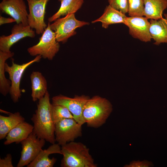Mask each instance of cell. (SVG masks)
<instances>
[{
	"instance_id": "cell-1",
	"label": "cell",
	"mask_w": 167,
	"mask_h": 167,
	"mask_svg": "<svg viewBox=\"0 0 167 167\" xmlns=\"http://www.w3.org/2000/svg\"><path fill=\"white\" fill-rule=\"evenodd\" d=\"M38 101L37 109L31 118L33 123L32 132L38 138L52 144L54 143L55 124L52 118V104L48 91Z\"/></svg>"
},
{
	"instance_id": "cell-2",
	"label": "cell",
	"mask_w": 167,
	"mask_h": 167,
	"mask_svg": "<svg viewBox=\"0 0 167 167\" xmlns=\"http://www.w3.org/2000/svg\"><path fill=\"white\" fill-rule=\"evenodd\" d=\"M113 110L111 103L99 96L90 98L84 105L83 116L88 127L97 128L105 123Z\"/></svg>"
},
{
	"instance_id": "cell-3",
	"label": "cell",
	"mask_w": 167,
	"mask_h": 167,
	"mask_svg": "<svg viewBox=\"0 0 167 167\" xmlns=\"http://www.w3.org/2000/svg\"><path fill=\"white\" fill-rule=\"evenodd\" d=\"M61 147L63 156L61 167H97L90 154L89 149L84 143L74 141L67 143Z\"/></svg>"
},
{
	"instance_id": "cell-4",
	"label": "cell",
	"mask_w": 167,
	"mask_h": 167,
	"mask_svg": "<svg viewBox=\"0 0 167 167\" xmlns=\"http://www.w3.org/2000/svg\"><path fill=\"white\" fill-rule=\"evenodd\" d=\"M50 25V22H49L47 28L39 38V42L28 49V52L30 55H40L44 59L51 60L58 52L60 45Z\"/></svg>"
},
{
	"instance_id": "cell-5",
	"label": "cell",
	"mask_w": 167,
	"mask_h": 167,
	"mask_svg": "<svg viewBox=\"0 0 167 167\" xmlns=\"http://www.w3.org/2000/svg\"><path fill=\"white\" fill-rule=\"evenodd\" d=\"M89 24L88 22L77 20L75 14L72 13L56 19L50 26L55 33L57 41L64 43L69 38L76 34L75 30L77 28Z\"/></svg>"
},
{
	"instance_id": "cell-6",
	"label": "cell",
	"mask_w": 167,
	"mask_h": 167,
	"mask_svg": "<svg viewBox=\"0 0 167 167\" xmlns=\"http://www.w3.org/2000/svg\"><path fill=\"white\" fill-rule=\"evenodd\" d=\"M42 57L37 55L33 60L21 64L15 63L12 62L11 66H9L6 63L5 71L7 72L11 83L9 92L11 98L13 101L16 103L18 102L21 96V91L20 89V84L23 75L26 69L35 62H39Z\"/></svg>"
},
{
	"instance_id": "cell-7",
	"label": "cell",
	"mask_w": 167,
	"mask_h": 167,
	"mask_svg": "<svg viewBox=\"0 0 167 167\" xmlns=\"http://www.w3.org/2000/svg\"><path fill=\"white\" fill-rule=\"evenodd\" d=\"M82 125L73 118L63 119L55 124L56 142L60 146L74 141L82 135Z\"/></svg>"
},
{
	"instance_id": "cell-8",
	"label": "cell",
	"mask_w": 167,
	"mask_h": 167,
	"mask_svg": "<svg viewBox=\"0 0 167 167\" xmlns=\"http://www.w3.org/2000/svg\"><path fill=\"white\" fill-rule=\"evenodd\" d=\"M46 141L38 138L33 132L26 139L21 141L22 150L17 167L27 166L37 157Z\"/></svg>"
},
{
	"instance_id": "cell-9",
	"label": "cell",
	"mask_w": 167,
	"mask_h": 167,
	"mask_svg": "<svg viewBox=\"0 0 167 167\" xmlns=\"http://www.w3.org/2000/svg\"><path fill=\"white\" fill-rule=\"evenodd\" d=\"M89 98V96L84 95L71 98L60 94L52 98V104L66 107L72 114L75 120L83 125L85 123L83 116V108Z\"/></svg>"
},
{
	"instance_id": "cell-10",
	"label": "cell",
	"mask_w": 167,
	"mask_h": 167,
	"mask_svg": "<svg viewBox=\"0 0 167 167\" xmlns=\"http://www.w3.org/2000/svg\"><path fill=\"white\" fill-rule=\"evenodd\" d=\"M49 0H27L29 7L28 25L37 34H42L47 25L44 20L46 5Z\"/></svg>"
},
{
	"instance_id": "cell-11",
	"label": "cell",
	"mask_w": 167,
	"mask_h": 167,
	"mask_svg": "<svg viewBox=\"0 0 167 167\" xmlns=\"http://www.w3.org/2000/svg\"><path fill=\"white\" fill-rule=\"evenodd\" d=\"M129 28L130 34L133 38L144 42H150L152 37L150 32V23L143 16H129L125 24Z\"/></svg>"
},
{
	"instance_id": "cell-12",
	"label": "cell",
	"mask_w": 167,
	"mask_h": 167,
	"mask_svg": "<svg viewBox=\"0 0 167 167\" xmlns=\"http://www.w3.org/2000/svg\"><path fill=\"white\" fill-rule=\"evenodd\" d=\"M35 36V32L28 25L16 24L11 29L10 35L0 36V50L10 51L11 47L20 40L25 37L33 38Z\"/></svg>"
},
{
	"instance_id": "cell-13",
	"label": "cell",
	"mask_w": 167,
	"mask_h": 167,
	"mask_svg": "<svg viewBox=\"0 0 167 167\" xmlns=\"http://www.w3.org/2000/svg\"><path fill=\"white\" fill-rule=\"evenodd\" d=\"M0 9L15 19L16 24L28 25V14L24 0H2L0 3Z\"/></svg>"
},
{
	"instance_id": "cell-14",
	"label": "cell",
	"mask_w": 167,
	"mask_h": 167,
	"mask_svg": "<svg viewBox=\"0 0 167 167\" xmlns=\"http://www.w3.org/2000/svg\"><path fill=\"white\" fill-rule=\"evenodd\" d=\"M53 154H62L61 146L58 143L52 144L46 149H42L36 158L27 167H53L57 159L54 157L50 158L49 156Z\"/></svg>"
},
{
	"instance_id": "cell-15",
	"label": "cell",
	"mask_w": 167,
	"mask_h": 167,
	"mask_svg": "<svg viewBox=\"0 0 167 167\" xmlns=\"http://www.w3.org/2000/svg\"><path fill=\"white\" fill-rule=\"evenodd\" d=\"M33 129V126L25 121L19 123L8 133L4 144L8 145L13 143H20L32 133Z\"/></svg>"
},
{
	"instance_id": "cell-16",
	"label": "cell",
	"mask_w": 167,
	"mask_h": 167,
	"mask_svg": "<svg viewBox=\"0 0 167 167\" xmlns=\"http://www.w3.org/2000/svg\"><path fill=\"white\" fill-rule=\"evenodd\" d=\"M164 18L158 20L151 19L150 32L155 41L154 44L159 45L161 43H167V14Z\"/></svg>"
},
{
	"instance_id": "cell-17",
	"label": "cell",
	"mask_w": 167,
	"mask_h": 167,
	"mask_svg": "<svg viewBox=\"0 0 167 167\" xmlns=\"http://www.w3.org/2000/svg\"><path fill=\"white\" fill-rule=\"evenodd\" d=\"M127 17L125 14L109 5L106 7L102 15L92 23L101 22L102 27L107 28L109 25L112 24L122 23L125 24Z\"/></svg>"
},
{
	"instance_id": "cell-18",
	"label": "cell",
	"mask_w": 167,
	"mask_h": 167,
	"mask_svg": "<svg viewBox=\"0 0 167 167\" xmlns=\"http://www.w3.org/2000/svg\"><path fill=\"white\" fill-rule=\"evenodd\" d=\"M31 83V97L35 102L43 97L47 92V82L45 77L39 71H33L30 76Z\"/></svg>"
},
{
	"instance_id": "cell-19",
	"label": "cell",
	"mask_w": 167,
	"mask_h": 167,
	"mask_svg": "<svg viewBox=\"0 0 167 167\" xmlns=\"http://www.w3.org/2000/svg\"><path fill=\"white\" fill-rule=\"evenodd\" d=\"M143 16L147 18L158 20L163 18L164 10L167 8V0H143Z\"/></svg>"
},
{
	"instance_id": "cell-20",
	"label": "cell",
	"mask_w": 167,
	"mask_h": 167,
	"mask_svg": "<svg viewBox=\"0 0 167 167\" xmlns=\"http://www.w3.org/2000/svg\"><path fill=\"white\" fill-rule=\"evenodd\" d=\"M25 118L19 112L9 113L8 116L0 115V139H5L9 132Z\"/></svg>"
},
{
	"instance_id": "cell-21",
	"label": "cell",
	"mask_w": 167,
	"mask_h": 167,
	"mask_svg": "<svg viewBox=\"0 0 167 167\" xmlns=\"http://www.w3.org/2000/svg\"><path fill=\"white\" fill-rule=\"evenodd\" d=\"M61 2L60 7L58 11L48 19L49 22L54 21L61 16L74 13L82 6L84 0H58Z\"/></svg>"
},
{
	"instance_id": "cell-22",
	"label": "cell",
	"mask_w": 167,
	"mask_h": 167,
	"mask_svg": "<svg viewBox=\"0 0 167 167\" xmlns=\"http://www.w3.org/2000/svg\"><path fill=\"white\" fill-rule=\"evenodd\" d=\"M14 53L11 51L5 52L0 50V92L3 96L9 93L11 81L5 77V68L6 60L14 56Z\"/></svg>"
},
{
	"instance_id": "cell-23",
	"label": "cell",
	"mask_w": 167,
	"mask_h": 167,
	"mask_svg": "<svg viewBox=\"0 0 167 167\" xmlns=\"http://www.w3.org/2000/svg\"><path fill=\"white\" fill-rule=\"evenodd\" d=\"M52 118L55 124L60 121L66 118H73L71 113L66 107L60 105H53L51 106Z\"/></svg>"
},
{
	"instance_id": "cell-24",
	"label": "cell",
	"mask_w": 167,
	"mask_h": 167,
	"mask_svg": "<svg viewBox=\"0 0 167 167\" xmlns=\"http://www.w3.org/2000/svg\"><path fill=\"white\" fill-rule=\"evenodd\" d=\"M144 5L143 0H128V13L129 16H143Z\"/></svg>"
},
{
	"instance_id": "cell-25",
	"label": "cell",
	"mask_w": 167,
	"mask_h": 167,
	"mask_svg": "<svg viewBox=\"0 0 167 167\" xmlns=\"http://www.w3.org/2000/svg\"><path fill=\"white\" fill-rule=\"evenodd\" d=\"M109 5L125 14L128 13V0H108Z\"/></svg>"
},
{
	"instance_id": "cell-26",
	"label": "cell",
	"mask_w": 167,
	"mask_h": 167,
	"mask_svg": "<svg viewBox=\"0 0 167 167\" xmlns=\"http://www.w3.org/2000/svg\"><path fill=\"white\" fill-rule=\"evenodd\" d=\"M153 166V165L151 162L144 161H133L129 165H126L124 166L126 167H148Z\"/></svg>"
},
{
	"instance_id": "cell-27",
	"label": "cell",
	"mask_w": 167,
	"mask_h": 167,
	"mask_svg": "<svg viewBox=\"0 0 167 167\" xmlns=\"http://www.w3.org/2000/svg\"><path fill=\"white\" fill-rule=\"evenodd\" d=\"M12 157L10 153L6 154L3 158H0V167H13Z\"/></svg>"
},
{
	"instance_id": "cell-28",
	"label": "cell",
	"mask_w": 167,
	"mask_h": 167,
	"mask_svg": "<svg viewBox=\"0 0 167 167\" xmlns=\"http://www.w3.org/2000/svg\"><path fill=\"white\" fill-rule=\"evenodd\" d=\"M15 22V20L13 18H6L3 17L2 16H0V25L2 24L11 23Z\"/></svg>"
},
{
	"instance_id": "cell-29",
	"label": "cell",
	"mask_w": 167,
	"mask_h": 167,
	"mask_svg": "<svg viewBox=\"0 0 167 167\" xmlns=\"http://www.w3.org/2000/svg\"></svg>"
}]
</instances>
